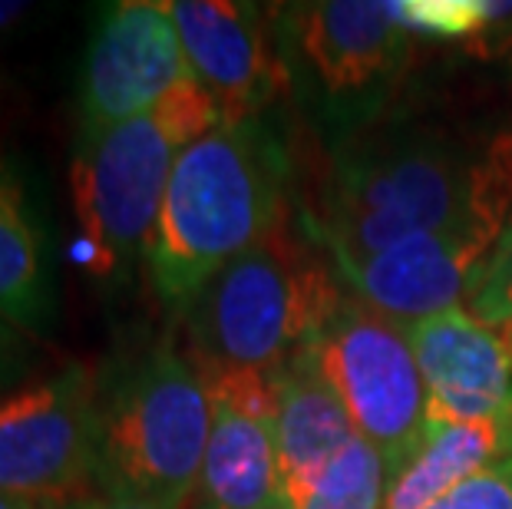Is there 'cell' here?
<instances>
[{
    "instance_id": "obj_1",
    "label": "cell",
    "mask_w": 512,
    "mask_h": 509,
    "mask_svg": "<svg viewBox=\"0 0 512 509\" xmlns=\"http://www.w3.org/2000/svg\"><path fill=\"white\" fill-rule=\"evenodd\" d=\"M288 156L261 119L222 123L172 169L146 268L156 298L185 311L209 281L285 225Z\"/></svg>"
},
{
    "instance_id": "obj_2",
    "label": "cell",
    "mask_w": 512,
    "mask_h": 509,
    "mask_svg": "<svg viewBox=\"0 0 512 509\" xmlns=\"http://www.w3.org/2000/svg\"><path fill=\"white\" fill-rule=\"evenodd\" d=\"M489 202H512V129L479 149L420 133L367 139L337 159L311 229L334 265H347L446 229Z\"/></svg>"
},
{
    "instance_id": "obj_3",
    "label": "cell",
    "mask_w": 512,
    "mask_h": 509,
    "mask_svg": "<svg viewBox=\"0 0 512 509\" xmlns=\"http://www.w3.org/2000/svg\"><path fill=\"white\" fill-rule=\"evenodd\" d=\"M212 404L202 364L166 334L103 391L96 490L156 509H189L199 490Z\"/></svg>"
},
{
    "instance_id": "obj_4",
    "label": "cell",
    "mask_w": 512,
    "mask_h": 509,
    "mask_svg": "<svg viewBox=\"0 0 512 509\" xmlns=\"http://www.w3.org/2000/svg\"><path fill=\"white\" fill-rule=\"evenodd\" d=\"M215 126H222L219 106L189 80L156 110L103 133L76 136L70 192L80 232L93 248L96 275L119 278L139 252L146 255L172 169Z\"/></svg>"
},
{
    "instance_id": "obj_5",
    "label": "cell",
    "mask_w": 512,
    "mask_h": 509,
    "mask_svg": "<svg viewBox=\"0 0 512 509\" xmlns=\"http://www.w3.org/2000/svg\"><path fill=\"white\" fill-rule=\"evenodd\" d=\"M344 291L281 225L225 265L185 308L199 361L278 371L304 351Z\"/></svg>"
},
{
    "instance_id": "obj_6",
    "label": "cell",
    "mask_w": 512,
    "mask_h": 509,
    "mask_svg": "<svg viewBox=\"0 0 512 509\" xmlns=\"http://www.w3.org/2000/svg\"><path fill=\"white\" fill-rule=\"evenodd\" d=\"M275 40L285 80L321 123H370L397 90L413 37L394 4L308 0L275 7Z\"/></svg>"
},
{
    "instance_id": "obj_7",
    "label": "cell",
    "mask_w": 512,
    "mask_h": 509,
    "mask_svg": "<svg viewBox=\"0 0 512 509\" xmlns=\"http://www.w3.org/2000/svg\"><path fill=\"white\" fill-rule=\"evenodd\" d=\"M308 351L341 397L354 430L394 476L413 457L430 420L427 387L407 324L370 308L357 295H341Z\"/></svg>"
},
{
    "instance_id": "obj_8",
    "label": "cell",
    "mask_w": 512,
    "mask_h": 509,
    "mask_svg": "<svg viewBox=\"0 0 512 509\" xmlns=\"http://www.w3.org/2000/svg\"><path fill=\"white\" fill-rule=\"evenodd\" d=\"M100 384L70 364L0 397V493L40 506L80 500L96 476Z\"/></svg>"
},
{
    "instance_id": "obj_9",
    "label": "cell",
    "mask_w": 512,
    "mask_h": 509,
    "mask_svg": "<svg viewBox=\"0 0 512 509\" xmlns=\"http://www.w3.org/2000/svg\"><path fill=\"white\" fill-rule=\"evenodd\" d=\"M509 222L512 202H489L446 229L334 268L370 308L410 324L470 301L476 278Z\"/></svg>"
},
{
    "instance_id": "obj_10",
    "label": "cell",
    "mask_w": 512,
    "mask_h": 509,
    "mask_svg": "<svg viewBox=\"0 0 512 509\" xmlns=\"http://www.w3.org/2000/svg\"><path fill=\"white\" fill-rule=\"evenodd\" d=\"M192 80L169 4L126 0L103 10L80 73V136L136 119Z\"/></svg>"
},
{
    "instance_id": "obj_11",
    "label": "cell",
    "mask_w": 512,
    "mask_h": 509,
    "mask_svg": "<svg viewBox=\"0 0 512 509\" xmlns=\"http://www.w3.org/2000/svg\"><path fill=\"white\" fill-rule=\"evenodd\" d=\"M199 361V357H195ZM209 384L212 424L192 509L281 506L275 374L199 361Z\"/></svg>"
},
{
    "instance_id": "obj_12",
    "label": "cell",
    "mask_w": 512,
    "mask_h": 509,
    "mask_svg": "<svg viewBox=\"0 0 512 509\" xmlns=\"http://www.w3.org/2000/svg\"><path fill=\"white\" fill-rule=\"evenodd\" d=\"M172 24L179 30L192 80L212 96L222 123L258 119L285 90L275 20L258 4L242 0H172Z\"/></svg>"
},
{
    "instance_id": "obj_13",
    "label": "cell",
    "mask_w": 512,
    "mask_h": 509,
    "mask_svg": "<svg viewBox=\"0 0 512 509\" xmlns=\"http://www.w3.org/2000/svg\"><path fill=\"white\" fill-rule=\"evenodd\" d=\"M407 338L427 387L430 417L460 424H512V361L503 331L466 308L410 321Z\"/></svg>"
},
{
    "instance_id": "obj_14",
    "label": "cell",
    "mask_w": 512,
    "mask_h": 509,
    "mask_svg": "<svg viewBox=\"0 0 512 509\" xmlns=\"http://www.w3.org/2000/svg\"><path fill=\"white\" fill-rule=\"evenodd\" d=\"M271 374L278 397V457L285 496V486L318 473L361 433L354 430L341 397L324 381L308 348L288 357Z\"/></svg>"
},
{
    "instance_id": "obj_15",
    "label": "cell",
    "mask_w": 512,
    "mask_h": 509,
    "mask_svg": "<svg viewBox=\"0 0 512 509\" xmlns=\"http://www.w3.org/2000/svg\"><path fill=\"white\" fill-rule=\"evenodd\" d=\"M512 460V424L430 417L413 457L390 476L384 509H427L496 463Z\"/></svg>"
},
{
    "instance_id": "obj_16",
    "label": "cell",
    "mask_w": 512,
    "mask_h": 509,
    "mask_svg": "<svg viewBox=\"0 0 512 509\" xmlns=\"http://www.w3.org/2000/svg\"><path fill=\"white\" fill-rule=\"evenodd\" d=\"M53 288L47 235L20 169L0 153V318L34 338L50 321Z\"/></svg>"
},
{
    "instance_id": "obj_17",
    "label": "cell",
    "mask_w": 512,
    "mask_h": 509,
    "mask_svg": "<svg viewBox=\"0 0 512 509\" xmlns=\"http://www.w3.org/2000/svg\"><path fill=\"white\" fill-rule=\"evenodd\" d=\"M390 473L364 437H354L318 473L285 486L288 509H384Z\"/></svg>"
},
{
    "instance_id": "obj_18",
    "label": "cell",
    "mask_w": 512,
    "mask_h": 509,
    "mask_svg": "<svg viewBox=\"0 0 512 509\" xmlns=\"http://www.w3.org/2000/svg\"><path fill=\"white\" fill-rule=\"evenodd\" d=\"M397 17L413 37L470 43L483 20V0H397Z\"/></svg>"
},
{
    "instance_id": "obj_19",
    "label": "cell",
    "mask_w": 512,
    "mask_h": 509,
    "mask_svg": "<svg viewBox=\"0 0 512 509\" xmlns=\"http://www.w3.org/2000/svg\"><path fill=\"white\" fill-rule=\"evenodd\" d=\"M466 305H470L466 311H470L476 321H483L486 328L503 331L512 324V222L506 225V232L499 235L493 255L486 258Z\"/></svg>"
},
{
    "instance_id": "obj_20",
    "label": "cell",
    "mask_w": 512,
    "mask_h": 509,
    "mask_svg": "<svg viewBox=\"0 0 512 509\" xmlns=\"http://www.w3.org/2000/svg\"><path fill=\"white\" fill-rule=\"evenodd\" d=\"M427 509H512V460L470 476Z\"/></svg>"
},
{
    "instance_id": "obj_21",
    "label": "cell",
    "mask_w": 512,
    "mask_h": 509,
    "mask_svg": "<svg viewBox=\"0 0 512 509\" xmlns=\"http://www.w3.org/2000/svg\"><path fill=\"white\" fill-rule=\"evenodd\" d=\"M466 50L476 57H503L512 60V4H493L483 0V20Z\"/></svg>"
},
{
    "instance_id": "obj_22",
    "label": "cell",
    "mask_w": 512,
    "mask_h": 509,
    "mask_svg": "<svg viewBox=\"0 0 512 509\" xmlns=\"http://www.w3.org/2000/svg\"><path fill=\"white\" fill-rule=\"evenodd\" d=\"M30 364V341L27 334H20L14 324L0 318V397L10 394L7 387L27 371Z\"/></svg>"
},
{
    "instance_id": "obj_23",
    "label": "cell",
    "mask_w": 512,
    "mask_h": 509,
    "mask_svg": "<svg viewBox=\"0 0 512 509\" xmlns=\"http://www.w3.org/2000/svg\"><path fill=\"white\" fill-rule=\"evenodd\" d=\"M57 509H156V506H149V503H136V500H119V496H103V493H96V496H80V500H70V503H63Z\"/></svg>"
},
{
    "instance_id": "obj_24",
    "label": "cell",
    "mask_w": 512,
    "mask_h": 509,
    "mask_svg": "<svg viewBox=\"0 0 512 509\" xmlns=\"http://www.w3.org/2000/svg\"><path fill=\"white\" fill-rule=\"evenodd\" d=\"M30 14V4H14V0H0V34L10 30L17 20H24Z\"/></svg>"
},
{
    "instance_id": "obj_25",
    "label": "cell",
    "mask_w": 512,
    "mask_h": 509,
    "mask_svg": "<svg viewBox=\"0 0 512 509\" xmlns=\"http://www.w3.org/2000/svg\"><path fill=\"white\" fill-rule=\"evenodd\" d=\"M0 509H57V506H40V503H27V500H17V496L0 493Z\"/></svg>"
},
{
    "instance_id": "obj_26",
    "label": "cell",
    "mask_w": 512,
    "mask_h": 509,
    "mask_svg": "<svg viewBox=\"0 0 512 509\" xmlns=\"http://www.w3.org/2000/svg\"><path fill=\"white\" fill-rule=\"evenodd\" d=\"M503 341H506V351H509V361H512V324L503 328Z\"/></svg>"
},
{
    "instance_id": "obj_27",
    "label": "cell",
    "mask_w": 512,
    "mask_h": 509,
    "mask_svg": "<svg viewBox=\"0 0 512 509\" xmlns=\"http://www.w3.org/2000/svg\"><path fill=\"white\" fill-rule=\"evenodd\" d=\"M268 509H288V506H285V503H281V506H268Z\"/></svg>"
}]
</instances>
